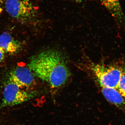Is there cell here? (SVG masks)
Masks as SVG:
<instances>
[{"label": "cell", "mask_w": 125, "mask_h": 125, "mask_svg": "<svg viewBox=\"0 0 125 125\" xmlns=\"http://www.w3.org/2000/svg\"><path fill=\"white\" fill-rule=\"evenodd\" d=\"M28 66L35 76L52 89L61 88L71 76L64 57L53 50L45 51L33 56Z\"/></svg>", "instance_id": "1"}, {"label": "cell", "mask_w": 125, "mask_h": 125, "mask_svg": "<svg viewBox=\"0 0 125 125\" xmlns=\"http://www.w3.org/2000/svg\"><path fill=\"white\" fill-rule=\"evenodd\" d=\"M77 66L89 72L101 87L116 88L122 71L117 67L94 63L86 56Z\"/></svg>", "instance_id": "2"}, {"label": "cell", "mask_w": 125, "mask_h": 125, "mask_svg": "<svg viewBox=\"0 0 125 125\" xmlns=\"http://www.w3.org/2000/svg\"><path fill=\"white\" fill-rule=\"evenodd\" d=\"M5 7L10 16L23 22L33 20L37 10L30 0H6Z\"/></svg>", "instance_id": "3"}, {"label": "cell", "mask_w": 125, "mask_h": 125, "mask_svg": "<svg viewBox=\"0 0 125 125\" xmlns=\"http://www.w3.org/2000/svg\"><path fill=\"white\" fill-rule=\"evenodd\" d=\"M31 94L14 83L9 81L5 85L1 106H11L29 100Z\"/></svg>", "instance_id": "4"}, {"label": "cell", "mask_w": 125, "mask_h": 125, "mask_svg": "<svg viewBox=\"0 0 125 125\" xmlns=\"http://www.w3.org/2000/svg\"><path fill=\"white\" fill-rule=\"evenodd\" d=\"M34 76L28 66H19L10 72L9 80L22 89H28L36 84Z\"/></svg>", "instance_id": "5"}, {"label": "cell", "mask_w": 125, "mask_h": 125, "mask_svg": "<svg viewBox=\"0 0 125 125\" xmlns=\"http://www.w3.org/2000/svg\"><path fill=\"white\" fill-rule=\"evenodd\" d=\"M101 3L120 23L125 22V15L122 9L120 0H100Z\"/></svg>", "instance_id": "6"}, {"label": "cell", "mask_w": 125, "mask_h": 125, "mask_svg": "<svg viewBox=\"0 0 125 125\" xmlns=\"http://www.w3.org/2000/svg\"><path fill=\"white\" fill-rule=\"evenodd\" d=\"M102 92L105 98L109 102L123 109L125 107V98L115 88L102 87Z\"/></svg>", "instance_id": "7"}, {"label": "cell", "mask_w": 125, "mask_h": 125, "mask_svg": "<svg viewBox=\"0 0 125 125\" xmlns=\"http://www.w3.org/2000/svg\"><path fill=\"white\" fill-rule=\"evenodd\" d=\"M0 47L5 52L14 54L19 50L20 46L10 34L5 32L0 35Z\"/></svg>", "instance_id": "8"}, {"label": "cell", "mask_w": 125, "mask_h": 125, "mask_svg": "<svg viewBox=\"0 0 125 125\" xmlns=\"http://www.w3.org/2000/svg\"><path fill=\"white\" fill-rule=\"evenodd\" d=\"M116 89L125 98V71H122Z\"/></svg>", "instance_id": "9"}, {"label": "cell", "mask_w": 125, "mask_h": 125, "mask_svg": "<svg viewBox=\"0 0 125 125\" xmlns=\"http://www.w3.org/2000/svg\"><path fill=\"white\" fill-rule=\"evenodd\" d=\"M5 51L0 47V63L2 62L5 58Z\"/></svg>", "instance_id": "10"}, {"label": "cell", "mask_w": 125, "mask_h": 125, "mask_svg": "<svg viewBox=\"0 0 125 125\" xmlns=\"http://www.w3.org/2000/svg\"><path fill=\"white\" fill-rule=\"evenodd\" d=\"M71 0L73 1H76L77 2H81L83 0Z\"/></svg>", "instance_id": "11"}, {"label": "cell", "mask_w": 125, "mask_h": 125, "mask_svg": "<svg viewBox=\"0 0 125 125\" xmlns=\"http://www.w3.org/2000/svg\"><path fill=\"white\" fill-rule=\"evenodd\" d=\"M2 10H2V8L0 6V14L1 13V12H2Z\"/></svg>", "instance_id": "12"}]
</instances>
